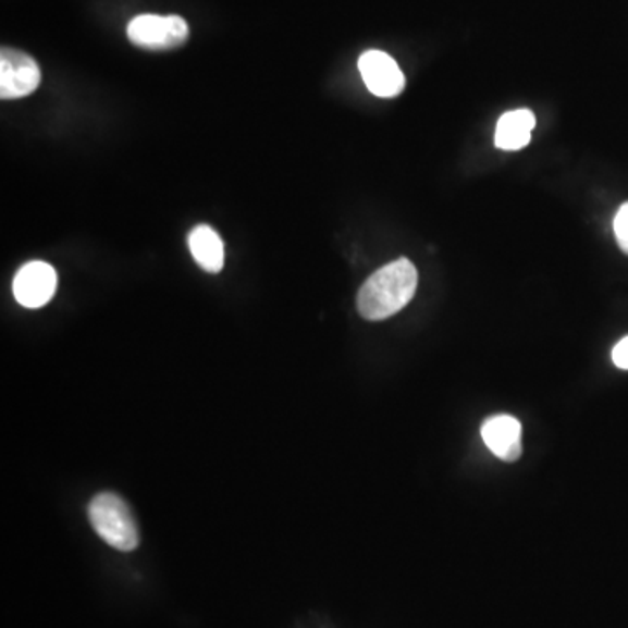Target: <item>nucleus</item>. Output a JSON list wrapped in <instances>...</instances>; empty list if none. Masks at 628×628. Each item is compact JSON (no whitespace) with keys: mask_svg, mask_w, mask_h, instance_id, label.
<instances>
[{"mask_svg":"<svg viewBox=\"0 0 628 628\" xmlns=\"http://www.w3.org/2000/svg\"><path fill=\"white\" fill-rule=\"evenodd\" d=\"M418 288V269L409 259H398L379 269L364 283L356 306L365 320L393 317L414 299Z\"/></svg>","mask_w":628,"mask_h":628,"instance_id":"f257e3e1","label":"nucleus"},{"mask_svg":"<svg viewBox=\"0 0 628 628\" xmlns=\"http://www.w3.org/2000/svg\"><path fill=\"white\" fill-rule=\"evenodd\" d=\"M89 522L107 545L121 552L137 549L138 529L128 505L114 492H101L88 506Z\"/></svg>","mask_w":628,"mask_h":628,"instance_id":"f03ea898","label":"nucleus"},{"mask_svg":"<svg viewBox=\"0 0 628 628\" xmlns=\"http://www.w3.org/2000/svg\"><path fill=\"white\" fill-rule=\"evenodd\" d=\"M189 25L182 16H159V14H140L128 25V37L132 45L150 51H167L181 48L189 39Z\"/></svg>","mask_w":628,"mask_h":628,"instance_id":"7ed1b4c3","label":"nucleus"},{"mask_svg":"<svg viewBox=\"0 0 628 628\" xmlns=\"http://www.w3.org/2000/svg\"><path fill=\"white\" fill-rule=\"evenodd\" d=\"M40 69L36 60L25 51L2 48L0 53V97L19 100L39 88Z\"/></svg>","mask_w":628,"mask_h":628,"instance_id":"20e7f679","label":"nucleus"},{"mask_svg":"<svg viewBox=\"0 0 628 628\" xmlns=\"http://www.w3.org/2000/svg\"><path fill=\"white\" fill-rule=\"evenodd\" d=\"M365 86L379 98H395L405 89V75L390 54L370 49L358 60Z\"/></svg>","mask_w":628,"mask_h":628,"instance_id":"39448f33","label":"nucleus"},{"mask_svg":"<svg viewBox=\"0 0 628 628\" xmlns=\"http://www.w3.org/2000/svg\"><path fill=\"white\" fill-rule=\"evenodd\" d=\"M58 278L53 266L34 260L20 269L13 282L14 299L23 308L39 309L53 299L57 292Z\"/></svg>","mask_w":628,"mask_h":628,"instance_id":"423d86ee","label":"nucleus"},{"mask_svg":"<svg viewBox=\"0 0 628 628\" xmlns=\"http://www.w3.org/2000/svg\"><path fill=\"white\" fill-rule=\"evenodd\" d=\"M483 444L503 461L514 463L522 454V424L514 416H492L482 424Z\"/></svg>","mask_w":628,"mask_h":628,"instance_id":"0eeeda50","label":"nucleus"},{"mask_svg":"<svg viewBox=\"0 0 628 628\" xmlns=\"http://www.w3.org/2000/svg\"><path fill=\"white\" fill-rule=\"evenodd\" d=\"M537 118L529 109H517L501 115L494 144L501 150H520L531 141Z\"/></svg>","mask_w":628,"mask_h":628,"instance_id":"6e6552de","label":"nucleus"},{"mask_svg":"<svg viewBox=\"0 0 628 628\" xmlns=\"http://www.w3.org/2000/svg\"><path fill=\"white\" fill-rule=\"evenodd\" d=\"M189 250L199 268L207 273L216 274L224 268V243L210 225H198L190 231Z\"/></svg>","mask_w":628,"mask_h":628,"instance_id":"1a4fd4ad","label":"nucleus"},{"mask_svg":"<svg viewBox=\"0 0 628 628\" xmlns=\"http://www.w3.org/2000/svg\"><path fill=\"white\" fill-rule=\"evenodd\" d=\"M613 229H615L619 250L624 251L625 256H628V201L619 207L615 222H613Z\"/></svg>","mask_w":628,"mask_h":628,"instance_id":"9d476101","label":"nucleus"},{"mask_svg":"<svg viewBox=\"0 0 628 628\" xmlns=\"http://www.w3.org/2000/svg\"><path fill=\"white\" fill-rule=\"evenodd\" d=\"M611 356H613V364L618 369L628 370V335L613 347V355Z\"/></svg>","mask_w":628,"mask_h":628,"instance_id":"9b49d317","label":"nucleus"}]
</instances>
